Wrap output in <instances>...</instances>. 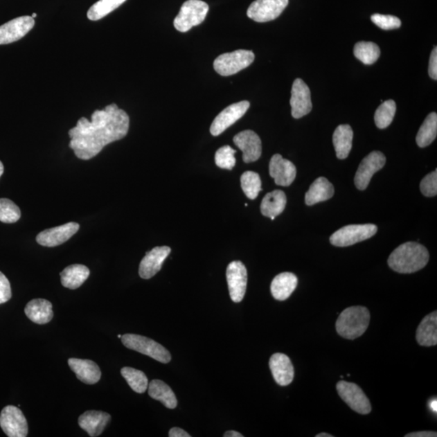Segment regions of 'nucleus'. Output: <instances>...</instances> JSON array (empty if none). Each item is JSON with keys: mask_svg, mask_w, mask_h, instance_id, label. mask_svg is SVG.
<instances>
[{"mask_svg": "<svg viewBox=\"0 0 437 437\" xmlns=\"http://www.w3.org/2000/svg\"><path fill=\"white\" fill-rule=\"evenodd\" d=\"M251 107V103L247 100H242L238 103H234L225 108L214 119L211 124L210 132L214 136H218L222 134L225 130L231 127L233 124L238 121L247 113Z\"/></svg>", "mask_w": 437, "mask_h": 437, "instance_id": "ddd939ff", "label": "nucleus"}, {"mask_svg": "<svg viewBox=\"0 0 437 437\" xmlns=\"http://www.w3.org/2000/svg\"><path fill=\"white\" fill-rule=\"evenodd\" d=\"M130 118L116 104L96 110L91 121L79 119L76 126L69 131V147L81 160H90L99 154L105 146L120 141L127 136Z\"/></svg>", "mask_w": 437, "mask_h": 437, "instance_id": "f257e3e1", "label": "nucleus"}, {"mask_svg": "<svg viewBox=\"0 0 437 437\" xmlns=\"http://www.w3.org/2000/svg\"><path fill=\"white\" fill-rule=\"evenodd\" d=\"M237 151L229 145L219 148L215 152V165L222 169L232 170L236 165V158L234 155Z\"/></svg>", "mask_w": 437, "mask_h": 437, "instance_id": "4c0bfd02", "label": "nucleus"}, {"mask_svg": "<svg viewBox=\"0 0 437 437\" xmlns=\"http://www.w3.org/2000/svg\"><path fill=\"white\" fill-rule=\"evenodd\" d=\"M35 25L30 16L20 17L0 26V45L10 44L21 39Z\"/></svg>", "mask_w": 437, "mask_h": 437, "instance_id": "4468645a", "label": "nucleus"}, {"mask_svg": "<svg viewBox=\"0 0 437 437\" xmlns=\"http://www.w3.org/2000/svg\"><path fill=\"white\" fill-rule=\"evenodd\" d=\"M224 437H243V435L236 431H228L224 434Z\"/></svg>", "mask_w": 437, "mask_h": 437, "instance_id": "a18cd8bd", "label": "nucleus"}, {"mask_svg": "<svg viewBox=\"0 0 437 437\" xmlns=\"http://www.w3.org/2000/svg\"><path fill=\"white\" fill-rule=\"evenodd\" d=\"M233 142L242 151L244 163L254 162L260 158L262 142L256 132L251 130L240 132L234 136Z\"/></svg>", "mask_w": 437, "mask_h": 437, "instance_id": "f3484780", "label": "nucleus"}, {"mask_svg": "<svg viewBox=\"0 0 437 437\" xmlns=\"http://www.w3.org/2000/svg\"><path fill=\"white\" fill-rule=\"evenodd\" d=\"M226 276L230 297L235 303H239L247 292V268L242 262H232L227 267Z\"/></svg>", "mask_w": 437, "mask_h": 437, "instance_id": "f8f14e48", "label": "nucleus"}, {"mask_svg": "<svg viewBox=\"0 0 437 437\" xmlns=\"http://www.w3.org/2000/svg\"><path fill=\"white\" fill-rule=\"evenodd\" d=\"M291 94L290 105L292 117L298 119L311 112L313 105H312L310 90L309 86L303 80H295L292 84Z\"/></svg>", "mask_w": 437, "mask_h": 437, "instance_id": "2eb2a0df", "label": "nucleus"}, {"mask_svg": "<svg viewBox=\"0 0 437 437\" xmlns=\"http://www.w3.org/2000/svg\"><path fill=\"white\" fill-rule=\"evenodd\" d=\"M118 339H121V338H122V335H118Z\"/></svg>", "mask_w": 437, "mask_h": 437, "instance_id": "3c124183", "label": "nucleus"}, {"mask_svg": "<svg viewBox=\"0 0 437 437\" xmlns=\"http://www.w3.org/2000/svg\"><path fill=\"white\" fill-rule=\"evenodd\" d=\"M209 10L208 3L202 0H187L174 21L177 31L186 33L203 23Z\"/></svg>", "mask_w": 437, "mask_h": 437, "instance_id": "39448f33", "label": "nucleus"}, {"mask_svg": "<svg viewBox=\"0 0 437 437\" xmlns=\"http://www.w3.org/2000/svg\"><path fill=\"white\" fill-rule=\"evenodd\" d=\"M298 278L294 273L283 272L274 278L271 285V294L276 300L285 301L289 298L297 287Z\"/></svg>", "mask_w": 437, "mask_h": 437, "instance_id": "5701e85b", "label": "nucleus"}, {"mask_svg": "<svg viewBox=\"0 0 437 437\" xmlns=\"http://www.w3.org/2000/svg\"><path fill=\"white\" fill-rule=\"evenodd\" d=\"M334 194L333 185L325 177H319L310 186V190L307 191L305 204L308 206H313L332 198Z\"/></svg>", "mask_w": 437, "mask_h": 437, "instance_id": "a878e982", "label": "nucleus"}, {"mask_svg": "<svg viewBox=\"0 0 437 437\" xmlns=\"http://www.w3.org/2000/svg\"><path fill=\"white\" fill-rule=\"evenodd\" d=\"M316 437H333V436L328 434H325V432H323V434H319L318 435H316Z\"/></svg>", "mask_w": 437, "mask_h": 437, "instance_id": "de8ad7c7", "label": "nucleus"}, {"mask_svg": "<svg viewBox=\"0 0 437 437\" xmlns=\"http://www.w3.org/2000/svg\"><path fill=\"white\" fill-rule=\"evenodd\" d=\"M377 232L375 224H350L331 235L330 242L335 247H347L366 241Z\"/></svg>", "mask_w": 437, "mask_h": 437, "instance_id": "423d86ee", "label": "nucleus"}, {"mask_svg": "<svg viewBox=\"0 0 437 437\" xmlns=\"http://www.w3.org/2000/svg\"><path fill=\"white\" fill-rule=\"evenodd\" d=\"M148 395L163 403L169 409H175L177 406V398L172 389L164 382L153 380L148 384Z\"/></svg>", "mask_w": 437, "mask_h": 437, "instance_id": "c756f323", "label": "nucleus"}, {"mask_svg": "<svg viewBox=\"0 0 437 437\" xmlns=\"http://www.w3.org/2000/svg\"><path fill=\"white\" fill-rule=\"evenodd\" d=\"M436 400H434L431 402V408L432 409V411L436 412Z\"/></svg>", "mask_w": 437, "mask_h": 437, "instance_id": "49530a36", "label": "nucleus"}, {"mask_svg": "<svg viewBox=\"0 0 437 437\" xmlns=\"http://www.w3.org/2000/svg\"><path fill=\"white\" fill-rule=\"evenodd\" d=\"M126 0H99L89 8L87 16L90 21H99L121 6Z\"/></svg>", "mask_w": 437, "mask_h": 437, "instance_id": "72a5a7b5", "label": "nucleus"}, {"mask_svg": "<svg viewBox=\"0 0 437 437\" xmlns=\"http://www.w3.org/2000/svg\"><path fill=\"white\" fill-rule=\"evenodd\" d=\"M171 253L168 247H157L148 252L139 264V276L144 280H150L161 271L162 264Z\"/></svg>", "mask_w": 437, "mask_h": 437, "instance_id": "a211bd4d", "label": "nucleus"}, {"mask_svg": "<svg viewBox=\"0 0 437 437\" xmlns=\"http://www.w3.org/2000/svg\"><path fill=\"white\" fill-rule=\"evenodd\" d=\"M371 21L384 30H395L400 28L402 25L400 18L391 15H382V14H373Z\"/></svg>", "mask_w": 437, "mask_h": 437, "instance_id": "58836bf2", "label": "nucleus"}, {"mask_svg": "<svg viewBox=\"0 0 437 437\" xmlns=\"http://www.w3.org/2000/svg\"><path fill=\"white\" fill-rule=\"evenodd\" d=\"M422 194L426 197H434L437 195V170L424 177L420 184Z\"/></svg>", "mask_w": 437, "mask_h": 437, "instance_id": "ea45409f", "label": "nucleus"}, {"mask_svg": "<svg viewBox=\"0 0 437 437\" xmlns=\"http://www.w3.org/2000/svg\"><path fill=\"white\" fill-rule=\"evenodd\" d=\"M418 344L424 347H431L437 344V312L427 315L416 331Z\"/></svg>", "mask_w": 437, "mask_h": 437, "instance_id": "393cba45", "label": "nucleus"}, {"mask_svg": "<svg viewBox=\"0 0 437 437\" xmlns=\"http://www.w3.org/2000/svg\"><path fill=\"white\" fill-rule=\"evenodd\" d=\"M21 210L8 199H0V222L7 224L16 223L21 218Z\"/></svg>", "mask_w": 437, "mask_h": 437, "instance_id": "e433bc0d", "label": "nucleus"}, {"mask_svg": "<svg viewBox=\"0 0 437 437\" xmlns=\"http://www.w3.org/2000/svg\"><path fill=\"white\" fill-rule=\"evenodd\" d=\"M336 389L340 398L355 412L368 415L372 411L371 401L357 384L341 381L336 385Z\"/></svg>", "mask_w": 437, "mask_h": 437, "instance_id": "6e6552de", "label": "nucleus"}, {"mask_svg": "<svg viewBox=\"0 0 437 437\" xmlns=\"http://www.w3.org/2000/svg\"><path fill=\"white\" fill-rule=\"evenodd\" d=\"M437 134V114L427 115L417 134L416 143L420 148H425L434 141Z\"/></svg>", "mask_w": 437, "mask_h": 437, "instance_id": "7c9ffc66", "label": "nucleus"}, {"mask_svg": "<svg viewBox=\"0 0 437 437\" xmlns=\"http://www.w3.org/2000/svg\"><path fill=\"white\" fill-rule=\"evenodd\" d=\"M386 158L382 152L374 151L364 157L355 176V185L359 190L367 188L376 172L385 166Z\"/></svg>", "mask_w": 437, "mask_h": 437, "instance_id": "9d476101", "label": "nucleus"}, {"mask_svg": "<svg viewBox=\"0 0 437 437\" xmlns=\"http://www.w3.org/2000/svg\"><path fill=\"white\" fill-rule=\"evenodd\" d=\"M287 197L285 192L276 190L266 195L261 204V213L266 217L275 220L285 209Z\"/></svg>", "mask_w": 437, "mask_h": 437, "instance_id": "cd10ccee", "label": "nucleus"}, {"mask_svg": "<svg viewBox=\"0 0 437 437\" xmlns=\"http://www.w3.org/2000/svg\"><path fill=\"white\" fill-rule=\"evenodd\" d=\"M0 427L9 437H26L28 435L27 420L17 407L3 408L0 414Z\"/></svg>", "mask_w": 437, "mask_h": 437, "instance_id": "9b49d317", "label": "nucleus"}, {"mask_svg": "<svg viewBox=\"0 0 437 437\" xmlns=\"http://www.w3.org/2000/svg\"><path fill=\"white\" fill-rule=\"evenodd\" d=\"M121 374L134 392L143 393L147 391L148 380L143 372L136 368L124 367L121 369Z\"/></svg>", "mask_w": 437, "mask_h": 437, "instance_id": "473e14b6", "label": "nucleus"}, {"mask_svg": "<svg viewBox=\"0 0 437 437\" xmlns=\"http://www.w3.org/2000/svg\"><path fill=\"white\" fill-rule=\"evenodd\" d=\"M429 73L430 78L435 80H437V48L434 47L432 50L429 60Z\"/></svg>", "mask_w": 437, "mask_h": 437, "instance_id": "79ce46f5", "label": "nucleus"}, {"mask_svg": "<svg viewBox=\"0 0 437 437\" xmlns=\"http://www.w3.org/2000/svg\"><path fill=\"white\" fill-rule=\"evenodd\" d=\"M371 313L366 307L352 306L344 310L336 321V330L343 338L355 339L366 333Z\"/></svg>", "mask_w": 437, "mask_h": 437, "instance_id": "7ed1b4c3", "label": "nucleus"}, {"mask_svg": "<svg viewBox=\"0 0 437 437\" xmlns=\"http://www.w3.org/2000/svg\"><path fill=\"white\" fill-rule=\"evenodd\" d=\"M112 420L108 413L98 411H88L79 418V425L92 437L98 436L102 434L105 427Z\"/></svg>", "mask_w": 437, "mask_h": 437, "instance_id": "4be33fe9", "label": "nucleus"}, {"mask_svg": "<svg viewBox=\"0 0 437 437\" xmlns=\"http://www.w3.org/2000/svg\"><path fill=\"white\" fill-rule=\"evenodd\" d=\"M12 297L10 283L7 277L0 271V305L6 303Z\"/></svg>", "mask_w": 437, "mask_h": 437, "instance_id": "a19ab883", "label": "nucleus"}, {"mask_svg": "<svg viewBox=\"0 0 437 437\" xmlns=\"http://www.w3.org/2000/svg\"><path fill=\"white\" fill-rule=\"evenodd\" d=\"M80 225L71 222L44 230L37 236V242L42 247H55L64 243L78 232Z\"/></svg>", "mask_w": 437, "mask_h": 437, "instance_id": "dca6fc26", "label": "nucleus"}, {"mask_svg": "<svg viewBox=\"0 0 437 437\" xmlns=\"http://www.w3.org/2000/svg\"><path fill=\"white\" fill-rule=\"evenodd\" d=\"M354 55L364 64L371 65L381 55L380 48L372 42H359L354 47Z\"/></svg>", "mask_w": 437, "mask_h": 437, "instance_id": "2f4dec72", "label": "nucleus"}, {"mask_svg": "<svg viewBox=\"0 0 437 437\" xmlns=\"http://www.w3.org/2000/svg\"><path fill=\"white\" fill-rule=\"evenodd\" d=\"M241 185L244 195L249 199H256L262 190L260 177L252 171L244 172L241 177Z\"/></svg>", "mask_w": 437, "mask_h": 437, "instance_id": "c9c22d12", "label": "nucleus"}, {"mask_svg": "<svg viewBox=\"0 0 437 437\" xmlns=\"http://www.w3.org/2000/svg\"><path fill=\"white\" fill-rule=\"evenodd\" d=\"M269 366L278 385L286 386L294 381V368L287 355L282 353L272 355Z\"/></svg>", "mask_w": 437, "mask_h": 437, "instance_id": "aec40b11", "label": "nucleus"}, {"mask_svg": "<svg viewBox=\"0 0 437 437\" xmlns=\"http://www.w3.org/2000/svg\"><path fill=\"white\" fill-rule=\"evenodd\" d=\"M406 437H436L437 436V434L436 431H416L411 432V434H408L405 436Z\"/></svg>", "mask_w": 437, "mask_h": 437, "instance_id": "37998d69", "label": "nucleus"}, {"mask_svg": "<svg viewBox=\"0 0 437 437\" xmlns=\"http://www.w3.org/2000/svg\"><path fill=\"white\" fill-rule=\"evenodd\" d=\"M396 113V103L395 100H388L377 108L374 115L376 126L379 129H385L390 126Z\"/></svg>", "mask_w": 437, "mask_h": 437, "instance_id": "f704fd0d", "label": "nucleus"}, {"mask_svg": "<svg viewBox=\"0 0 437 437\" xmlns=\"http://www.w3.org/2000/svg\"><path fill=\"white\" fill-rule=\"evenodd\" d=\"M25 313L33 323L39 325L50 323L54 316L51 302L45 299H35L28 302Z\"/></svg>", "mask_w": 437, "mask_h": 437, "instance_id": "b1692460", "label": "nucleus"}, {"mask_svg": "<svg viewBox=\"0 0 437 437\" xmlns=\"http://www.w3.org/2000/svg\"><path fill=\"white\" fill-rule=\"evenodd\" d=\"M121 339L125 347L146 355L157 362L167 364L171 360V354L169 350L154 340L134 334L122 335Z\"/></svg>", "mask_w": 437, "mask_h": 437, "instance_id": "20e7f679", "label": "nucleus"}, {"mask_svg": "<svg viewBox=\"0 0 437 437\" xmlns=\"http://www.w3.org/2000/svg\"><path fill=\"white\" fill-rule=\"evenodd\" d=\"M269 170L278 186H289L296 179V168L294 163L285 159L280 154L271 157Z\"/></svg>", "mask_w": 437, "mask_h": 437, "instance_id": "6ab92c4d", "label": "nucleus"}, {"mask_svg": "<svg viewBox=\"0 0 437 437\" xmlns=\"http://www.w3.org/2000/svg\"><path fill=\"white\" fill-rule=\"evenodd\" d=\"M254 54L251 51L238 50L225 53L214 61V69L222 76H229L238 73L253 64Z\"/></svg>", "mask_w": 437, "mask_h": 437, "instance_id": "0eeeda50", "label": "nucleus"}, {"mask_svg": "<svg viewBox=\"0 0 437 437\" xmlns=\"http://www.w3.org/2000/svg\"><path fill=\"white\" fill-rule=\"evenodd\" d=\"M170 437H190L186 431L180 429V427H172L169 432Z\"/></svg>", "mask_w": 437, "mask_h": 437, "instance_id": "c03bdc74", "label": "nucleus"}, {"mask_svg": "<svg viewBox=\"0 0 437 437\" xmlns=\"http://www.w3.org/2000/svg\"><path fill=\"white\" fill-rule=\"evenodd\" d=\"M289 0H256L247 10L251 20L264 23L276 20L288 6Z\"/></svg>", "mask_w": 437, "mask_h": 437, "instance_id": "1a4fd4ad", "label": "nucleus"}, {"mask_svg": "<svg viewBox=\"0 0 437 437\" xmlns=\"http://www.w3.org/2000/svg\"><path fill=\"white\" fill-rule=\"evenodd\" d=\"M353 131L348 124L340 125L333 134V143L336 157L344 160L349 155L353 148Z\"/></svg>", "mask_w": 437, "mask_h": 437, "instance_id": "bb28decb", "label": "nucleus"}, {"mask_svg": "<svg viewBox=\"0 0 437 437\" xmlns=\"http://www.w3.org/2000/svg\"><path fill=\"white\" fill-rule=\"evenodd\" d=\"M37 17V14L36 13H33L32 15L33 18H35Z\"/></svg>", "mask_w": 437, "mask_h": 437, "instance_id": "8fccbe9b", "label": "nucleus"}, {"mask_svg": "<svg viewBox=\"0 0 437 437\" xmlns=\"http://www.w3.org/2000/svg\"><path fill=\"white\" fill-rule=\"evenodd\" d=\"M69 366L79 380L88 385L98 383L102 377L99 366L93 360L71 358Z\"/></svg>", "mask_w": 437, "mask_h": 437, "instance_id": "412c9836", "label": "nucleus"}, {"mask_svg": "<svg viewBox=\"0 0 437 437\" xmlns=\"http://www.w3.org/2000/svg\"><path fill=\"white\" fill-rule=\"evenodd\" d=\"M429 261V253L422 244L406 242L392 252L388 259L392 270L401 274H411L420 271Z\"/></svg>", "mask_w": 437, "mask_h": 437, "instance_id": "f03ea898", "label": "nucleus"}, {"mask_svg": "<svg viewBox=\"0 0 437 437\" xmlns=\"http://www.w3.org/2000/svg\"><path fill=\"white\" fill-rule=\"evenodd\" d=\"M89 275L90 271L87 267L73 264L60 273L62 285L69 289H76L88 280Z\"/></svg>", "mask_w": 437, "mask_h": 437, "instance_id": "c85d7f7f", "label": "nucleus"}, {"mask_svg": "<svg viewBox=\"0 0 437 437\" xmlns=\"http://www.w3.org/2000/svg\"><path fill=\"white\" fill-rule=\"evenodd\" d=\"M3 171H4V168H3V163L0 161V177H1V176L3 175Z\"/></svg>", "mask_w": 437, "mask_h": 437, "instance_id": "09e8293b", "label": "nucleus"}]
</instances>
